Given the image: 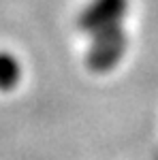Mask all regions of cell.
I'll list each match as a JSON object with an SVG mask.
<instances>
[{"label": "cell", "instance_id": "obj_1", "mask_svg": "<svg viewBox=\"0 0 158 160\" xmlns=\"http://www.w3.org/2000/svg\"><path fill=\"white\" fill-rule=\"evenodd\" d=\"M128 49V34L122 26H113L92 34L85 51V66L96 75L109 73L122 62Z\"/></svg>", "mask_w": 158, "mask_h": 160}, {"label": "cell", "instance_id": "obj_2", "mask_svg": "<svg viewBox=\"0 0 158 160\" xmlns=\"http://www.w3.org/2000/svg\"><path fill=\"white\" fill-rule=\"evenodd\" d=\"M130 0H90L77 15V28L85 34H96L113 26H122Z\"/></svg>", "mask_w": 158, "mask_h": 160}, {"label": "cell", "instance_id": "obj_3", "mask_svg": "<svg viewBox=\"0 0 158 160\" xmlns=\"http://www.w3.org/2000/svg\"><path fill=\"white\" fill-rule=\"evenodd\" d=\"M22 81V64L11 51H0V90L9 92Z\"/></svg>", "mask_w": 158, "mask_h": 160}]
</instances>
